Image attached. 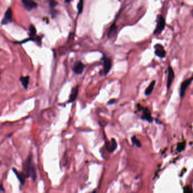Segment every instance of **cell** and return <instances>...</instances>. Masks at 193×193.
<instances>
[{"label": "cell", "mask_w": 193, "mask_h": 193, "mask_svg": "<svg viewBox=\"0 0 193 193\" xmlns=\"http://www.w3.org/2000/svg\"><path fill=\"white\" fill-rule=\"evenodd\" d=\"M32 155H30L23 164V172L27 178L31 177L34 181L36 179V172L35 166L33 164Z\"/></svg>", "instance_id": "1"}, {"label": "cell", "mask_w": 193, "mask_h": 193, "mask_svg": "<svg viewBox=\"0 0 193 193\" xmlns=\"http://www.w3.org/2000/svg\"><path fill=\"white\" fill-rule=\"evenodd\" d=\"M165 26V21L164 18L161 16L159 15L157 19V25L155 30L154 34L156 35L160 34L164 30Z\"/></svg>", "instance_id": "2"}, {"label": "cell", "mask_w": 193, "mask_h": 193, "mask_svg": "<svg viewBox=\"0 0 193 193\" xmlns=\"http://www.w3.org/2000/svg\"><path fill=\"white\" fill-rule=\"evenodd\" d=\"M112 61L108 58H103V70L102 72L99 73L101 76H107L110 72L112 68Z\"/></svg>", "instance_id": "3"}, {"label": "cell", "mask_w": 193, "mask_h": 193, "mask_svg": "<svg viewBox=\"0 0 193 193\" xmlns=\"http://www.w3.org/2000/svg\"><path fill=\"white\" fill-rule=\"evenodd\" d=\"M105 147L108 153H113L117 147V143L115 138H112L110 142L105 141Z\"/></svg>", "instance_id": "4"}, {"label": "cell", "mask_w": 193, "mask_h": 193, "mask_svg": "<svg viewBox=\"0 0 193 193\" xmlns=\"http://www.w3.org/2000/svg\"><path fill=\"white\" fill-rule=\"evenodd\" d=\"M174 72L171 66H169L168 68V78L166 82V88L168 90L171 87L172 83L174 79Z\"/></svg>", "instance_id": "5"}, {"label": "cell", "mask_w": 193, "mask_h": 193, "mask_svg": "<svg viewBox=\"0 0 193 193\" xmlns=\"http://www.w3.org/2000/svg\"><path fill=\"white\" fill-rule=\"evenodd\" d=\"M86 66L82 62L78 61L76 62L73 66V71L77 74H82Z\"/></svg>", "instance_id": "6"}, {"label": "cell", "mask_w": 193, "mask_h": 193, "mask_svg": "<svg viewBox=\"0 0 193 193\" xmlns=\"http://www.w3.org/2000/svg\"><path fill=\"white\" fill-rule=\"evenodd\" d=\"M155 53L160 58H164L166 56V52L164 47L161 44H156L155 46Z\"/></svg>", "instance_id": "7"}, {"label": "cell", "mask_w": 193, "mask_h": 193, "mask_svg": "<svg viewBox=\"0 0 193 193\" xmlns=\"http://www.w3.org/2000/svg\"><path fill=\"white\" fill-rule=\"evenodd\" d=\"M192 81V79H187V80H185L184 82H183L182 83L181 87H180V97L181 99L185 95L186 90L188 87L191 83Z\"/></svg>", "instance_id": "8"}, {"label": "cell", "mask_w": 193, "mask_h": 193, "mask_svg": "<svg viewBox=\"0 0 193 193\" xmlns=\"http://www.w3.org/2000/svg\"><path fill=\"white\" fill-rule=\"evenodd\" d=\"M13 21V15L11 8H8L5 13V16L2 21V25H6Z\"/></svg>", "instance_id": "9"}, {"label": "cell", "mask_w": 193, "mask_h": 193, "mask_svg": "<svg viewBox=\"0 0 193 193\" xmlns=\"http://www.w3.org/2000/svg\"><path fill=\"white\" fill-rule=\"evenodd\" d=\"M143 114L141 116V119L143 120H146L149 122H152L153 121V118L151 116V113L150 110L147 108H142Z\"/></svg>", "instance_id": "10"}, {"label": "cell", "mask_w": 193, "mask_h": 193, "mask_svg": "<svg viewBox=\"0 0 193 193\" xmlns=\"http://www.w3.org/2000/svg\"><path fill=\"white\" fill-rule=\"evenodd\" d=\"M78 92H79V86L77 85L72 88L70 94L69 95V99L68 101V103H73L77 99Z\"/></svg>", "instance_id": "11"}, {"label": "cell", "mask_w": 193, "mask_h": 193, "mask_svg": "<svg viewBox=\"0 0 193 193\" xmlns=\"http://www.w3.org/2000/svg\"><path fill=\"white\" fill-rule=\"evenodd\" d=\"M22 2L25 8L29 11L37 7V3L33 0H22Z\"/></svg>", "instance_id": "12"}, {"label": "cell", "mask_w": 193, "mask_h": 193, "mask_svg": "<svg viewBox=\"0 0 193 193\" xmlns=\"http://www.w3.org/2000/svg\"><path fill=\"white\" fill-rule=\"evenodd\" d=\"M13 171L15 173L17 177L18 178V179L21 185H24L25 182H26V178H27L25 174L23 172H18L15 168H13Z\"/></svg>", "instance_id": "13"}, {"label": "cell", "mask_w": 193, "mask_h": 193, "mask_svg": "<svg viewBox=\"0 0 193 193\" xmlns=\"http://www.w3.org/2000/svg\"><path fill=\"white\" fill-rule=\"evenodd\" d=\"M20 82L22 83V85L24 87L25 89L27 90L29 87V84L30 82V77L29 76H26V77H21L19 79Z\"/></svg>", "instance_id": "14"}, {"label": "cell", "mask_w": 193, "mask_h": 193, "mask_svg": "<svg viewBox=\"0 0 193 193\" xmlns=\"http://www.w3.org/2000/svg\"><path fill=\"white\" fill-rule=\"evenodd\" d=\"M155 84H156V81L155 80H153V81H152L151 82L150 85L147 87V88L145 90V95L149 96V95H150L152 94V92H153V90L154 89Z\"/></svg>", "instance_id": "15"}, {"label": "cell", "mask_w": 193, "mask_h": 193, "mask_svg": "<svg viewBox=\"0 0 193 193\" xmlns=\"http://www.w3.org/2000/svg\"><path fill=\"white\" fill-rule=\"evenodd\" d=\"M116 32H117V26H116V24L114 23L110 27L109 30L108 31V38H111L113 37L116 35Z\"/></svg>", "instance_id": "16"}, {"label": "cell", "mask_w": 193, "mask_h": 193, "mask_svg": "<svg viewBox=\"0 0 193 193\" xmlns=\"http://www.w3.org/2000/svg\"><path fill=\"white\" fill-rule=\"evenodd\" d=\"M131 141L132 142V143L134 145H135L137 147H141L142 146L141 143L140 142V141L136 138L135 136H133V137H131Z\"/></svg>", "instance_id": "17"}, {"label": "cell", "mask_w": 193, "mask_h": 193, "mask_svg": "<svg viewBox=\"0 0 193 193\" xmlns=\"http://www.w3.org/2000/svg\"><path fill=\"white\" fill-rule=\"evenodd\" d=\"M29 30H30V37H31V38L34 37L36 34V30L35 26L32 25H31L30 26Z\"/></svg>", "instance_id": "18"}, {"label": "cell", "mask_w": 193, "mask_h": 193, "mask_svg": "<svg viewBox=\"0 0 193 193\" xmlns=\"http://www.w3.org/2000/svg\"><path fill=\"white\" fill-rule=\"evenodd\" d=\"M77 8L78 14H80L83 11V0H79V3H78Z\"/></svg>", "instance_id": "19"}, {"label": "cell", "mask_w": 193, "mask_h": 193, "mask_svg": "<svg viewBox=\"0 0 193 193\" xmlns=\"http://www.w3.org/2000/svg\"><path fill=\"white\" fill-rule=\"evenodd\" d=\"M48 2L51 8H54L58 4V3L56 1V0H48Z\"/></svg>", "instance_id": "20"}, {"label": "cell", "mask_w": 193, "mask_h": 193, "mask_svg": "<svg viewBox=\"0 0 193 193\" xmlns=\"http://www.w3.org/2000/svg\"><path fill=\"white\" fill-rule=\"evenodd\" d=\"M185 143H180L177 146V150L179 152L182 151L184 149H185Z\"/></svg>", "instance_id": "21"}, {"label": "cell", "mask_w": 193, "mask_h": 193, "mask_svg": "<svg viewBox=\"0 0 193 193\" xmlns=\"http://www.w3.org/2000/svg\"><path fill=\"white\" fill-rule=\"evenodd\" d=\"M115 103H116V100H115V99H111V100H110L108 102L107 104H108V105H112V104H115Z\"/></svg>", "instance_id": "22"}, {"label": "cell", "mask_w": 193, "mask_h": 193, "mask_svg": "<svg viewBox=\"0 0 193 193\" xmlns=\"http://www.w3.org/2000/svg\"><path fill=\"white\" fill-rule=\"evenodd\" d=\"M1 190L2 192H5V190L3 189V185H2V184H1Z\"/></svg>", "instance_id": "23"}, {"label": "cell", "mask_w": 193, "mask_h": 193, "mask_svg": "<svg viewBox=\"0 0 193 193\" xmlns=\"http://www.w3.org/2000/svg\"><path fill=\"white\" fill-rule=\"evenodd\" d=\"M72 0H65V2L66 3H69L70 2H71Z\"/></svg>", "instance_id": "24"}]
</instances>
